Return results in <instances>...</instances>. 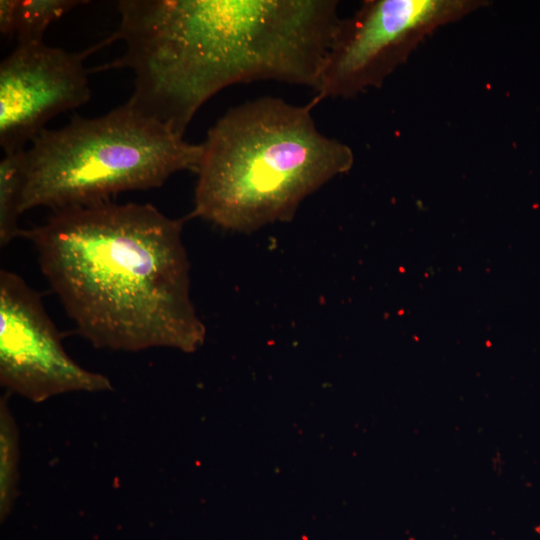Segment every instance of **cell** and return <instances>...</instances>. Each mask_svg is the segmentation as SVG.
<instances>
[{
	"mask_svg": "<svg viewBox=\"0 0 540 540\" xmlns=\"http://www.w3.org/2000/svg\"><path fill=\"white\" fill-rule=\"evenodd\" d=\"M109 37L80 52L43 42L18 44L0 64V145L4 153L26 149L59 113L91 95L84 59Z\"/></svg>",
	"mask_w": 540,
	"mask_h": 540,
	"instance_id": "52a82bcc",
	"label": "cell"
},
{
	"mask_svg": "<svg viewBox=\"0 0 540 540\" xmlns=\"http://www.w3.org/2000/svg\"><path fill=\"white\" fill-rule=\"evenodd\" d=\"M19 432L7 395L0 399V516L10 513L18 494Z\"/></svg>",
	"mask_w": 540,
	"mask_h": 540,
	"instance_id": "9c48e42d",
	"label": "cell"
},
{
	"mask_svg": "<svg viewBox=\"0 0 540 540\" xmlns=\"http://www.w3.org/2000/svg\"><path fill=\"white\" fill-rule=\"evenodd\" d=\"M26 149L4 153L0 162V246L24 237L19 225L25 179Z\"/></svg>",
	"mask_w": 540,
	"mask_h": 540,
	"instance_id": "ba28073f",
	"label": "cell"
},
{
	"mask_svg": "<svg viewBox=\"0 0 540 540\" xmlns=\"http://www.w3.org/2000/svg\"><path fill=\"white\" fill-rule=\"evenodd\" d=\"M87 3L78 0H16L14 35L18 44L43 42L47 27L64 14Z\"/></svg>",
	"mask_w": 540,
	"mask_h": 540,
	"instance_id": "30bf717a",
	"label": "cell"
},
{
	"mask_svg": "<svg viewBox=\"0 0 540 540\" xmlns=\"http://www.w3.org/2000/svg\"><path fill=\"white\" fill-rule=\"evenodd\" d=\"M334 0H122L114 38L135 109L184 134L227 86L275 80L315 88L340 23Z\"/></svg>",
	"mask_w": 540,
	"mask_h": 540,
	"instance_id": "6da1fadb",
	"label": "cell"
},
{
	"mask_svg": "<svg viewBox=\"0 0 540 540\" xmlns=\"http://www.w3.org/2000/svg\"><path fill=\"white\" fill-rule=\"evenodd\" d=\"M488 4L483 0H367L340 20L328 50L314 103L350 98L380 87L438 28Z\"/></svg>",
	"mask_w": 540,
	"mask_h": 540,
	"instance_id": "5b68a950",
	"label": "cell"
},
{
	"mask_svg": "<svg viewBox=\"0 0 540 540\" xmlns=\"http://www.w3.org/2000/svg\"><path fill=\"white\" fill-rule=\"evenodd\" d=\"M182 224L148 203L108 200L54 210L24 237L93 346L193 352L206 329L190 295Z\"/></svg>",
	"mask_w": 540,
	"mask_h": 540,
	"instance_id": "7a4b0ae2",
	"label": "cell"
},
{
	"mask_svg": "<svg viewBox=\"0 0 540 540\" xmlns=\"http://www.w3.org/2000/svg\"><path fill=\"white\" fill-rule=\"evenodd\" d=\"M16 0L0 1V31L4 36L14 35Z\"/></svg>",
	"mask_w": 540,
	"mask_h": 540,
	"instance_id": "8fae6325",
	"label": "cell"
},
{
	"mask_svg": "<svg viewBox=\"0 0 540 540\" xmlns=\"http://www.w3.org/2000/svg\"><path fill=\"white\" fill-rule=\"evenodd\" d=\"M0 383L35 403L112 389L106 376L83 368L66 353L39 294L7 269L0 271Z\"/></svg>",
	"mask_w": 540,
	"mask_h": 540,
	"instance_id": "8992f818",
	"label": "cell"
},
{
	"mask_svg": "<svg viewBox=\"0 0 540 540\" xmlns=\"http://www.w3.org/2000/svg\"><path fill=\"white\" fill-rule=\"evenodd\" d=\"M202 151V144L188 143L127 102L100 117L76 115L61 128L44 129L26 149L21 211L157 188L174 173L197 172Z\"/></svg>",
	"mask_w": 540,
	"mask_h": 540,
	"instance_id": "277c9868",
	"label": "cell"
},
{
	"mask_svg": "<svg viewBox=\"0 0 540 540\" xmlns=\"http://www.w3.org/2000/svg\"><path fill=\"white\" fill-rule=\"evenodd\" d=\"M315 104L263 97L220 117L202 143L192 216L252 232L291 219L307 196L348 172L353 152L317 129Z\"/></svg>",
	"mask_w": 540,
	"mask_h": 540,
	"instance_id": "3957f363",
	"label": "cell"
}]
</instances>
